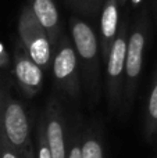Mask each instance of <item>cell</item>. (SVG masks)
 Segmentation results:
<instances>
[{"label": "cell", "mask_w": 157, "mask_h": 158, "mask_svg": "<svg viewBox=\"0 0 157 158\" xmlns=\"http://www.w3.org/2000/svg\"><path fill=\"white\" fill-rule=\"evenodd\" d=\"M38 158H52L50 156V150L47 146L46 135L43 132H40L39 135V147H38Z\"/></svg>", "instance_id": "obj_13"}, {"label": "cell", "mask_w": 157, "mask_h": 158, "mask_svg": "<svg viewBox=\"0 0 157 158\" xmlns=\"http://www.w3.org/2000/svg\"><path fill=\"white\" fill-rule=\"evenodd\" d=\"M82 2H88V0H82Z\"/></svg>", "instance_id": "obj_19"}, {"label": "cell", "mask_w": 157, "mask_h": 158, "mask_svg": "<svg viewBox=\"0 0 157 158\" xmlns=\"http://www.w3.org/2000/svg\"><path fill=\"white\" fill-rule=\"evenodd\" d=\"M53 72L54 78L58 83L64 87L71 89L75 86L77 79V54H75L74 46L68 42L66 36L60 40L57 54H56L54 63H53Z\"/></svg>", "instance_id": "obj_3"}, {"label": "cell", "mask_w": 157, "mask_h": 158, "mask_svg": "<svg viewBox=\"0 0 157 158\" xmlns=\"http://www.w3.org/2000/svg\"><path fill=\"white\" fill-rule=\"evenodd\" d=\"M46 140L52 158H66V142H64V131L58 114L52 112L47 119L46 126Z\"/></svg>", "instance_id": "obj_10"}, {"label": "cell", "mask_w": 157, "mask_h": 158, "mask_svg": "<svg viewBox=\"0 0 157 158\" xmlns=\"http://www.w3.org/2000/svg\"><path fill=\"white\" fill-rule=\"evenodd\" d=\"M4 133L8 143L17 150H24L29 146V122H28L25 110L17 101H10L6 107L4 118Z\"/></svg>", "instance_id": "obj_2"}, {"label": "cell", "mask_w": 157, "mask_h": 158, "mask_svg": "<svg viewBox=\"0 0 157 158\" xmlns=\"http://www.w3.org/2000/svg\"><path fill=\"white\" fill-rule=\"evenodd\" d=\"M15 75L19 85L29 94L36 93L42 85V68L29 57L28 53H22L17 57L15 61Z\"/></svg>", "instance_id": "obj_8"}, {"label": "cell", "mask_w": 157, "mask_h": 158, "mask_svg": "<svg viewBox=\"0 0 157 158\" xmlns=\"http://www.w3.org/2000/svg\"><path fill=\"white\" fill-rule=\"evenodd\" d=\"M31 8L39 24L47 32L52 46H56L58 33H60V19H58V10L53 0H31Z\"/></svg>", "instance_id": "obj_6"}, {"label": "cell", "mask_w": 157, "mask_h": 158, "mask_svg": "<svg viewBox=\"0 0 157 158\" xmlns=\"http://www.w3.org/2000/svg\"><path fill=\"white\" fill-rule=\"evenodd\" d=\"M149 117L153 123H157V82L155 83L149 98Z\"/></svg>", "instance_id": "obj_12"}, {"label": "cell", "mask_w": 157, "mask_h": 158, "mask_svg": "<svg viewBox=\"0 0 157 158\" xmlns=\"http://www.w3.org/2000/svg\"><path fill=\"white\" fill-rule=\"evenodd\" d=\"M145 49V35L141 31H135L131 33L127 46V61H125V74H127L128 87L132 90L135 82L138 81L142 69V60H143Z\"/></svg>", "instance_id": "obj_7"}, {"label": "cell", "mask_w": 157, "mask_h": 158, "mask_svg": "<svg viewBox=\"0 0 157 158\" xmlns=\"http://www.w3.org/2000/svg\"><path fill=\"white\" fill-rule=\"evenodd\" d=\"M68 158H82V154H81V146L75 144L74 147L70 150Z\"/></svg>", "instance_id": "obj_14"}, {"label": "cell", "mask_w": 157, "mask_h": 158, "mask_svg": "<svg viewBox=\"0 0 157 158\" xmlns=\"http://www.w3.org/2000/svg\"><path fill=\"white\" fill-rule=\"evenodd\" d=\"M81 154L82 158H103V148L97 139L89 137L81 146Z\"/></svg>", "instance_id": "obj_11"}, {"label": "cell", "mask_w": 157, "mask_h": 158, "mask_svg": "<svg viewBox=\"0 0 157 158\" xmlns=\"http://www.w3.org/2000/svg\"><path fill=\"white\" fill-rule=\"evenodd\" d=\"M142 2H143V0H131V3H132V6H139Z\"/></svg>", "instance_id": "obj_17"}, {"label": "cell", "mask_w": 157, "mask_h": 158, "mask_svg": "<svg viewBox=\"0 0 157 158\" xmlns=\"http://www.w3.org/2000/svg\"><path fill=\"white\" fill-rule=\"evenodd\" d=\"M71 33L74 47L86 65H92L97 58V39L93 29L81 19H72Z\"/></svg>", "instance_id": "obj_5"}, {"label": "cell", "mask_w": 157, "mask_h": 158, "mask_svg": "<svg viewBox=\"0 0 157 158\" xmlns=\"http://www.w3.org/2000/svg\"><path fill=\"white\" fill-rule=\"evenodd\" d=\"M127 46L128 42L125 38V31H121L120 35L116 36L111 43L110 52L107 56V79L108 90L111 97L114 98L117 87L120 85V79L125 72V61H127Z\"/></svg>", "instance_id": "obj_4"}, {"label": "cell", "mask_w": 157, "mask_h": 158, "mask_svg": "<svg viewBox=\"0 0 157 158\" xmlns=\"http://www.w3.org/2000/svg\"><path fill=\"white\" fill-rule=\"evenodd\" d=\"M25 158H35V156H33V148L32 147L28 148V153L25 154Z\"/></svg>", "instance_id": "obj_16"}, {"label": "cell", "mask_w": 157, "mask_h": 158, "mask_svg": "<svg viewBox=\"0 0 157 158\" xmlns=\"http://www.w3.org/2000/svg\"><path fill=\"white\" fill-rule=\"evenodd\" d=\"M18 31L29 57L42 69H49L52 60V43L45 28L36 19L31 6H27L22 10Z\"/></svg>", "instance_id": "obj_1"}, {"label": "cell", "mask_w": 157, "mask_h": 158, "mask_svg": "<svg viewBox=\"0 0 157 158\" xmlns=\"http://www.w3.org/2000/svg\"><path fill=\"white\" fill-rule=\"evenodd\" d=\"M118 0H106L103 7L102 21H100V31L103 38V53L107 57L110 52V42L116 39L117 27H118Z\"/></svg>", "instance_id": "obj_9"}, {"label": "cell", "mask_w": 157, "mask_h": 158, "mask_svg": "<svg viewBox=\"0 0 157 158\" xmlns=\"http://www.w3.org/2000/svg\"><path fill=\"white\" fill-rule=\"evenodd\" d=\"M118 2L121 3V4H124V3H125V0H118Z\"/></svg>", "instance_id": "obj_18"}, {"label": "cell", "mask_w": 157, "mask_h": 158, "mask_svg": "<svg viewBox=\"0 0 157 158\" xmlns=\"http://www.w3.org/2000/svg\"><path fill=\"white\" fill-rule=\"evenodd\" d=\"M2 158H18V157H17V154L14 153V151L4 150V151H3V154H2Z\"/></svg>", "instance_id": "obj_15"}]
</instances>
